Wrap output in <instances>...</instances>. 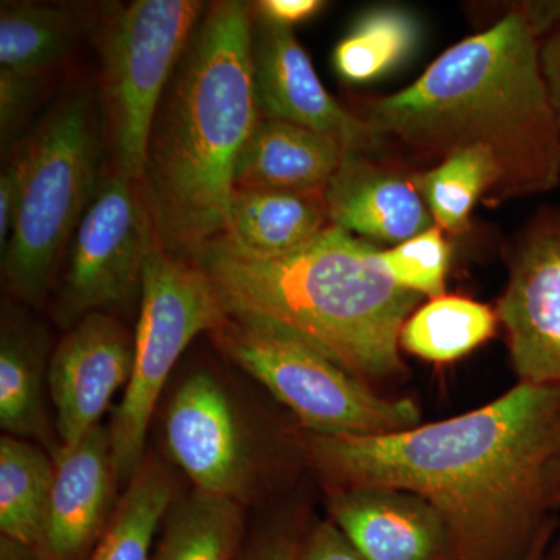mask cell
<instances>
[{
  "mask_svg": "<svg viewBox=\"0 0 560 560\" xmlns=\"http://www.w3.org/2000/svg\"><path fill=\"white\" fill-rule=\"evenodd\" d=\"M560 388L518 382L477 410L378 436L302 433L329 489L385 486L440 514L453 560H521L555 518L547 471Z\"/></svg>",
  "mask_w": 560,
  "mask_h": 560,
  "instance_id": "1",
  "label": "cell"
},
{
  "mask_svg": "<svg viewBox=\"0 0 560 560\" xmlns=\"http://www.w3.org/2000/svg\"><path fill=\"white\" fill-rule=\"evenodd\" d=\"M388 142L438 165L489 150L500 184L488 206L547 194L560 184V120L540 65V39L517 7L460 40L415 83L353 110Z\"/></svg>",
  "mask_w": 560,
  "mask_h": 560,
  "instance_id": "2",
  "label": "cell"
},
{
  "mask_svg": "<svg viewBox=\"0 0 560 560\" xmlns=\"http://www.w3.org/2000/svg\"><path fill=\"white\" fill-rule=\"evenodd\" d=\"M253 3H209L151 130L142 189L162 245L190 259L226 231L234 173L261 113Z\"/></svg>",
  "mask_w": 560,
  "mask_h": 560,
  "instance_id": "3",
  "label": "cell"
},
{
  "mask_svg": "<svg viewBox=\"0 0 560 560\" xmlns=\"http://www.w3.org/2000/svg\"><path fill=\"white\" fill-rule=\"evenodd\" d=\"M190 260L228 315L294 335L364 382L407 372L400 334L423 298L390 280L371 242L329 226L287 256H248L215 238Z\"/></svg>",
  "mask_w": 560,
  "mask_h": 560,
  "instance_id": "4",
  "label": "cell"
},
{
  "mask_svg": "<svg viewBox=\"0 0 560 560\" xmlns=\"http://www.w3.org/2000/svg\"><path fill=\"white\" fill-rule=\"evenodd\" d=\"M22 145L24 187L2 276L18 301L39 304L101 186V121L91 95L62 98Z\"/></svg>",
  "mask_w": 560,
  "mask_h": 560,
  "instance_id": "5",
  "label": "cell"
},
{
  "mask_svg": "<svg viewBox=\"0 0 560 560\" xmlns=\"http://www.w3.org/2000/svg\"><path fill=\"white\" fill-rule=\"evenodd\" d=\"M221 352L253 375L319 436H378L420 425L408 397H386L318 349L257 320L226 315L210 331Z\"/></svg>",
  "mask_w": 560,
  "mask_h": 560,
  "instance_id": "6",
  "label": "cell"
},
{
  "mask_svg": "<svg viewBox=\"0 0 560 560\" xmlns=\"http://www.w3.org/2000/svg\"><path fill=\"white\" fill-rule=\"evenodd\" d=\"M208 3H110L97 28L101 86L113 165L142 180L162 98Z\"/></svg>",
  "mask_w": 560,
  "mask_h": 560,
  "instance_id": "7",
  "label": "cell"
},
{
  "mask_svg": "<svg viewBox=\"0 0 560 560\" xmlns=\"http://www.w3.org/2000/svg\"><path fill=\"white\" fill-rule=\"evenodd\" d=\"M140 291L131 377L109 427L121 485H130L145 463L151 418L176 361L197 335L215 330L228 315L201 268L171 253L158 235L143 265Z\"/></svg>",
  "mask_w": 560,
  "mask_h": 560,
  "instance_id": "8",
  "label": "cell"
},
{
  "mask_svg": "<svg viewBox=\"0 0 560 560\" xmlns=\"http://www.w3.org/2000/svg\"><path fill=\"white\" fill-rule=\"evenodd\" d=\"M154 238L142 183L113 165L70 241L55 307L62 326L130 300Z\"/></svg>",
  "mask_w": 560,
  "mask_h": 560,
  "instance_id": "9",
  "label": "cell"
},
{
  "mask_svg": "<svg viewBox=\"0 0 560 560\" xmlns=\"http://www.w3.org/2000/svg\"><path fill=\"white\" fill-rule=\"evenodd\" d=\"M518 382L560 388V209L547 206L518 231L497 302Z\"/></svg>",
  "mask_w": 560,
  "mask_h": 560,
  "instance_id": "10",
  "label": "cell"
},
{
  "mask_svg": "<svg viewBox=\"0 0 560 560\" xmlns=\"http://www.w3.org/2000/svg\"><path fill=\"white\" fill-rule=\"evenodd\" d=\"M250 60L261 116L331 136L348 153L382 154L389 143L331 97L293 28L254 16Z\"/></svg>",
  "mask_w": 560,
  "mask_h": 560,
  "instance_id": "11",
  "label": "cell"
},
{
  "mask_svg": "<svg viewBox=\"0 0 560 560\" xmlns=\"http://www.w3.org/2000/svg\"><path fill=\"white\" fill-rule=\"evenodd\" d=\"M165 441L195 489L242 503L253 482L250 442L226 390L209 372H195L176 390L165 415Z\"/></svg>",
  "mask_w": 560,
  "mask_h": 560,
  "instance_id": "12",
  "label": "cell"
},
{
  "mask_svg": "<svg viewBox=\"0 0 560 560\" xmlns=\"http://www.w3.org/2000/svg\"><path fill=\"white\" fill-rule=\"evenodd\" d=\"M135 340L103 312L90 313L65 335L47 370L62 447L101 425L102 416L120 386L130 382Z\"/></svg>",
  "mask_w": 560,
  "mask_h": 560,
  "instance_id": "13",
  "label": "cell"
},
{
  "mask_svg": "<svg viewBox=\"0 0 560 560\" xmlns=\"http://www.w3.org/2000/svg\"><path fill=\"white\" fill-rule=\"evenodd\" d=\"M383 154L348 153L324 190L331 226L368 242L400 245L434 226L407 171Z\"/></svg>",
  "mask_w": 560,
  "mask_h": 560,
  "instance_id": "14",
  "label": "cell"
},
{
  "mask_svg": "<svg viewBox=\"0 0 560 560\" xmlns=\"http://www.w3.org/2000/svg\"><path fill=\"white\" fill-rule=\"evenodd\" d=\"M327 508L364 560H453L440 514L418 493L385 486L329 489Z\"/></svg>",
  "mask_w": 560,
  "mask_h": 560,
  "instance_id": "15",
  "label": "cell"
},
{
  "mask_svg": "<svg viewBox=\"0 0 560 560\" xmlns=\"http://www.w3.org/2000/svg\"><path fill=\"white\" fill-rule=\"evenodd\" d=\"M51 459L55 482L44 555L47 560H81L101 540L116 511L109 429L101 423Z\"/></svg>",
  "mask_w": 560,
  "mask_h": 560,
  "instance_id": "16",
  "label": "cell"
},
{
  "mask_svg": "<svg viewBox=\"0 0 560 560\" xmlns=\"http://www.w3.org/2000/svg\"><path fill=\"white\" fill-rule=\"evenodd\" d=\"M49 331L20 305L3 302L0 320V425L39 442L51 458L62 447L44 405Z\"/></svg>",
  "mask_w": 560,
  "mask_h": 560,
  "instance_id": "17",
  "label": "cell"
},
{
  "mask_svg": "<svg viewBox=\"0 0 560 560\" xmlns=\"http://www.w3.org/2000/svg\"><path fill=\"white\" fill-rule=\"evenodd\" d=\"M346 154L331 136L261 116L235 165L234 189L324 191Z\"/></svg>",
  "mask_w": 560,
  "mask_h": 560,
  "instance_id": "18",
  "label": "cell"
},
{
  "mask_svg": "<svg viewBox=\"0 0 560 560\" xmlns=\"http://www.w3.org/2000/svg\"><path fill=\"white\" fill-rule=\"evenodd\" d=\"M331 226L323 190L234 189L220 241L254 257L304 248Z\"/></svg>",
  "mask_w": 560,
  "mask_h": 560,
  "instance_id": "19",
  "label": "cell"
},
{
  "mask_svg": "<svg viewBox=\"0 0 560 560\" xmlns=\"http://www.w3.org/2000/svg\"><path fill=\"white\" fill-rule=\"evenodd\" d=\"M54 482L55 464L49 453L11 434L0 438L2 536L43 550Z\"/></svg>",
  "mask_w": 560,
  "mask_h": 560,
  "instance_id": "20",
  "label": "cell"
},
{
  "mask_svg": "<svg viewBox=\"0 0 560 560\" xmlns=\"http://www.w3.org/2000/svg\"><path fill=\"white\" fill-rule=\"evenodd\" d=\"M243 526L241 501L194 489L168 508L151 560H237Z\"/></svg>",
  "mask_w": 560,
  "mask_h": 560,
  "instance_id": "21",
  "label": "cell"
},
{
  "mask_svg": "<svg viewBox=\"0 0 560 560\" xmlns=\"http://www.w3.org/2000/svg\"><path fill=\"white\" fill-rule=\"evenodd\" d=\"M81 20L61 3L2 2L0 68L51 77L73 49Z\"/></svg>",
  "mask_w": 560,
  "mask_h": 560,
  "instance_id": "22",
  "label": "cell"
},
{
  "mask_svg": "<svg viewBox=\"0 0 560 560\" xmlns=\"http://www.w3.org/2000/svg\"><path fill=\"white\" fill-rule=\"evenodd\" d=\"M499 323L489 305L444 294L412 313L401 329L400 349L430 363H453L489 341Z\"/></svg>",
  "mask_w": 560,
  "mask_h": 560,
  "instance_id": "23",
  "label": "cell"
},
{
  "mask_svg": "<svg viewBox=\"0 0 560 560\" xmlns=\"http://www.w3.org/2000/svg\"><path fill=\"white\" fill-rule=\"evenodd\" d=\"M172 500L171 475L158 460H145L88 560H151L154 536Z\"/></svg>",
  "mask_w": 560,
  "mask_h": 560,
  "instance_id": "24",
  "label": "cell"
},
{
  "mask_svg": "<svg viewBox=\"0 0 560 560\" xmlns=\"http://www.w3.org/2000/svg\"><path fill=\"white\" fill-rule=\"evenodd\" d=\"M500 178L495 158L481 147L459 151L430 171L416 172V184L434 224L452 234L467 231L475 205L481 198L490 200Z\"/></svg>",
  "mask_w": 560,
  "mask_h": 560,
  "instance_id": "25",
  "label": "cell"
},
{
  "mask_svg": "<svg viewBox=\"0 0 560 560\" xmlns=\"http://www.w3.org/2000/svg\"><path fill=\"white\" fill-rule=\"evenodd\" d=\"M416 40L418 28L407 13L372 11L335 47V70L349 83L378 79L411 54Z\"/></svg>",
  "mask_w": 560,
  "mask_h": 560,
  "instance_id": "26",
  "label": "cell"
},
{
  "mask_svg": "<svg viewBox=\"0 0 560 560\" xmlns=\"http://www.w3.org/2000/svg\"><path fill=\"white\" fill-rule=\"evenodd\" d=\"M451 259V245L436 224L410 241L381 250V261L390 280L423 300L444 296Z\"/></svg>",
  "mask_w": 560,
  "mask_h": 560,
  "instance_id": "27",
  "label": "cell"
},
{
  "mask_svg": "<svg viewBox=\"0 0 560 560\" xmlns=\"http://www.w3.org/2000/svg\"><path fill=\"white\" fill-rule=\"evenodd\" d=\"M51 77L0 68V140L10 150L18 132L44 97Z\"/></svg>",
  "mask_w": 560,
  "mask_h": 560,
  "instance_id": "28",
  "label": "cell"
},
{
  "mask_svg": "<svg viewBox=\"0 0 560 560\" xmlns=\"http://www.w3.org/2000/svg\"><path fill=\"white\" fill-rule=\"evenodd\" d=\"M25 178V150L22 142L14 147L0 175V248H5L16 219Z\"/></svg>",
  "mask_w": 560,
  "mask_h": 560,
  "instance_id": "29",
  "label": "cell"
},
{
  "mask_svg": "<svg viewBox=\"0 0 560 560\" xmlns=\"http://www.w3.org/2000/svg\"><path fill=\"white\" fill-rule=\"evenodd\" d=\"M304 537L296 526H271L249 541L241 560H300Z\"/></svg>",
  "mask_w": 560,
  "mask_h": 560,
  "instance_id": "30",
  "label": "cell"
},
{
  "mask_svg": "<svg viewBox=\"0 0 560 560\" xmlns=\"http://www.w3.org/2000/svg\"><path fill=\"white\" fill-rule=\"evenodd\" d=\"M300 560H364L348 537L330 521L320 522L304 537Z\"/></svg>",
  "mask_w": 560,
  "mask_h": 560,
  "instance_id": "31",
  "label": "cell"
},
{
  "mask_svg": "<svg viewBox=\"0 0 560 560\" xmlns=\"http://www.w3.org/2000/svg\"><path fill=\"white\" fill-rule=\"evenodd\" d=\"M324 5L326 2L320 0H259L253 3V11L261 21L293 28V25L316 16Z\"/></svg>",
  "mask_w": 560,
  "mask_h": 560,
  "instance_id": "32",
  "label": "cell"
},
{
  "mask_svg": "<svg viewBox=\"0 0 560 560\" xmlns=\"http://www.w3.org/2000/svg\"><path fill=\"white\" fill-rule=\"evenodd\" d=\"M514 5L522 11L534 35L540 40L560 31V0H526Z\"/></svg>",
  "mask_w": 560,
  "mask_h": 560,
  "instance_id": "33",
  "label": "cell"
},
{
  "mask_svg": "<svg viewBox=\"0 0 560 560\" xmlns=\"http://www.w3.org/2000/svg\"><path fill=\"white\" fill-rule=\"evenodd\" d=\"M540 65L552 106L560 120V31L540 40Z\"/></svg>",
  "mask_w": 560,
  "mask_h": 560,
  "instance_id": "34",
  "label": "cell"
},
{
  "mask_svg": "<svg viewBox=\"0 0 560 560\" xmlns=\"http://www.w3.org/2000/svg\"><path fill=\"white\" fill-rule=\"evenodd\" d=\"M548 499L551 510H560V422L547 471Z\"/></svg>",
  "mask_w": 560,
  "mask_h": 560,
  "instance_id": "35",
  "label": "cell"
},
{
  "mask_svg": "<svg viewBox=\"0 0 560 560\" xmlns=\"http://www.w3.org/2000/svg\"><path fill=\"white\" fill-rule=\"evenodd\" d=\"M0 560H47L44 551L33 545L9 539L2 536L0 539Z\"/></svg>",
  "mask_w": 560,
  "mask_h": 560,
  "instance_id": "36",
  "label": "cell"
},
{
  "mask_svg": "<svg viewBox=\"0 0 560 560\" xmlns=\"http://www.w3.org/2000/svg\"><path fill=\"white\" fill-rule=\"evenodd\" d=\"M559 522L558 518H552L545 529L541 530L540 536L537 537V540L534 541L533 547L529 548V551L526 552L525 556L521 560H544L545 552H547L548 545L555 536L556 529H558Z\"/></svg>",
  "mask_w": 560,
  "mask_h": 560,
  "instance_id": "37",
  "label": "cell"
},
{
  "mask_svg": "<svg viewBox=\"0 0 560 560\" xmlns=\"http://www.w3.org/2000/svg\"><path fill=\"white\" fill-rule=\"evenodd\" d=\"M544 560H560V525L556 529L555 536L548 545Z\"/></svg>",
  "mask_w": 560,
  "mask_h": 560,
  "instance_id": "38",
  "label": "cell"
}]
</instances>
